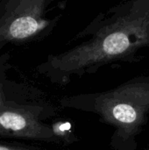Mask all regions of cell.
Masks as SVG:
<instances>
[{
  "label": "cell",
  "instance_id": "obj_1",
  "mask_svg": "<svg viewBox=\"0 0 149 150\" xmlns=\"http://www.w3.org/2000/svg\"><path fill=\"white\" fill-rule=\"evenodd\" d=\"M84 41L49 54L38 70L65 85L74 77L97 72L115 62H134L149 48V0H128L93 19L78 35Z\"/></svg>",
  "mask_w": 149,
  "mask_h": 150
},
{
  "label": "cell",
  "instance_id": "obj_2",
  "mask_svg": "<svg viewBox=\"0 0 149 150\" xmlns=\"http://www.w3.org/2000/svg\"><path fill=\"white\" fill-rule=\"evenodd\" d=\"M61 105L97 115L115 131L112 146L135 150L136 137L149 114V76H138L106 91L76 94L61 99Z\"/></svg>",
  "mask_w": 149,
  "mask_h": 150
},
{
  "label": "cell",
  "instance_id": "obj_3",
  "mask_svg": "<svg viewBox=\"0 0 149 150\" xmlns=\"http://www.w3.org/2000/svg\"><path fill=\"white\" fill-rule=\"evenodd\" d=\"M54 0H0V49L22 45L48 35L58 18L47 14Z\"/></svg>",
  "mask_w": 149,
  "mask_h": 150
},
{
  "label": "cell",
  "instance_id": "obj_4",
  "mask_svg": "<svg viewBox=\"0 0 149 150\" xmlns=\"http://www.w3.org/2000/svg\"><path fill=\"white\" fill-rule=\"evenodd\" d=\"M38 109L0 107V136L57 142L53 127L40 120Z\"/></svg>",
  "mask_w": 149,
  "mask_h": 150
},
{
  "label": "cell",
  "instance_id": "obj_5",
  "mask_svg": "<svg viewBox=\"0 0 149 150\" xmlns=\"http://www.w3.org/2000/svg\"><path fill=\"white\" fill-rule=\"evenodd\" d=\"M0 150H30L23 148H17V147H11L7 145H1L0 144Z\"/></svg>",
  "mask_w": 149,
  "mask_h": 150
},
{
  "label": "cell",
  "instance_id": "obj_6",
  "mask_svg": "<svg viewBox=\"0 0 149 150\" xmlns=\"http://www.w3.org/2000/svg\"><path fill=\"white\" fill-rule=\"evenodd\" d=\"M3 106H4V99L0 94V107H3Z\"/></svg>",
  "mask_w": 149,
  "mask_h": 150
}]
</instances>
